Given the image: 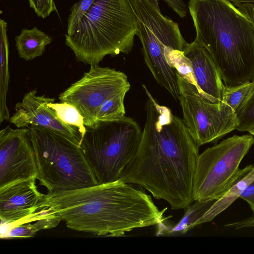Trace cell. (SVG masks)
I'll use <instances>...</instances> for the list:
<instances>
[{"instance_id":"6da1fadb","label":"cell","mask_w":254,"mask_h":254,"mask_svg":"<svg viewBox=\"0 0 254 254\" xmlns=\"http://www.w3.org/2000/svg\"><path fill=\"white\" fill-rule=\"evenodd\" d=\"M146 120L138 149L119 180L138 185L172 209H185L194 201V175L199 146L183 119L159 104L147 89Z\"/></svg>"},{"instance_id":"7a4b0ae2","label":"cell","mask_w":254,"mask_h":254,"mask_svg":"<svg viewBox=\"0 0 254 254\" xmlns=\"http://www.w3.org/2000/svg\"><path fill=\"white\" fill-rule=\"evenodd\" d=\"M132 185L118 180L48 192L38 208H49L69 229L97 235L121 236L164 221L167 208L160 210L150 195Z\"/></svg>"},{"instance_id":"3957f363","label":"cell","mask_w":254,"mask_h":254,"mask_svg":"<svg viewBox=\"0 0 254 254\" xmlns=\"http://www.w3.org/2000/svg\"><path fill=\"white\" fill-rule=\"evenodd\" d=\"M197 43L209 52L225 85L254 78V30L249 19L228 0H190Z\"/></svg>"},{"instance_id":"277c9868","label":"cell","mask_w":254,"mask_h":254,"mask_svg":"<svg viewBox=\"0 0 254 254\" xmlns=\"http://www.w3.org/2000/svg\"><path fill=\"white\" fill-rule=\"evenodd\" d=\"M138 21L129 0H95L70 33L65 34V44L77 61L98 65L107 55L132 51Z\"/></svg>"},{"instance_id":"5b68a950","label":"cell","mask_w":254,"mask_h":254,"mask_svg":"<svg viewBox=\"0 0 254 254\" xmlns=\"http://www.w3.org/2000/svg\"><path fill=\"white\" fill-rule=\"evenodd\" d=\"M27 127L38 169L37 180L48 192L98 184L80 142L39 126L30 125Z\"/></svg>"},{"instance_id":"8992f818","label":"cell","mask_w":254,"mask_h":254,"mask_svg":"<svg viewBox=\"0 0 254 254\" xmlns=\"http://www.w3.org/2000/svg\"><path fill=\"white\" fill-rule=\"evenodd\" d=\"M142 133L136 122L126 116L86 127L80 147L98 184L119 179L138 149Z\"/></svg>"},{"instance_id":"52a82bcc","label":"cell","mask_w":254,"mask_h":254,"mask_svg":"<svg viewBox=\"0 0 254 254\" xmlns=\"http://www.w3.org/2000/svg\"><path fill=\"white\" fill-rule=\"evenodd\" d=\"M254 143L251 134L234 135L199 154L193 181V201L220 198L236 180L240 164Z\"/></svg>"},{"instance_id":"ba28073f","label":"cell","mask_w":254,"mask_h":254,"mask_svg":"<svg viewBox=\"0 0 254 254\" xmlns=\"http://www.w3.org/2000/svg\"><path fill=\"white\" fill-rule=\"evenodd\" d=\"M183 121L199 146L220 139L236 129L239 121L236 112L221 101L213 102L204 98L196 86L177 73Z\"/></svg>"},{"instance_id":"9c48e42d","label":"cell","mask_w":254,"mask_h":254,"mask_svg":"<svg viewBox=\"0 0 254 254\" xmlns=\"http://www.w3.org/2000/svg\"><path fill=\"white\" fill-rule=\"evenodd\" d=\"M130 87L127 76L122 71L95 65L62 92L59 99L78 110L86 127H93L104 102L122 92H127Z\"/></svg>"},{"instance_id":"30bf717a","label":"cell","mask_w":254,"mask_h":254,"mask_svg":"<svg viewBox=\"0 0 254 254\" xmlns=\"http://www.w3.org/2000/svg\"><path fill=\"white\" fill-rule=\"evenodd\" d=\"M28 127L13 129L8 126L0 131V188L33 178L38 169L29 138Z\"/></svg>"},{"instance_id":"8fae6325","label":"cell","mask_w":254,"mask_h":254,"mask_svg":"<svg viewBox=\"0 0 254 254\" xmlns=\"http://www.w3.org/2000/svg\"><path fill=\"white\" fill-rule=\"evenodd\" d=\"M55 99L38 96L32 90L25 94L21 102L16 103L15 113L9 121L17 128L27 127L30 125L39 126L63 133L81 142L82 136L78 129L62 122L55 112L48 106Z\"/></svg>"},{"instance_id":"7c38bea8","label":"cell","mask_w":254,"mask_h":254,"mask_svg":"<svg viewBox=\"0 0 254 254\" xmlns=\"http://www.w3.org/2000/svg\"><path fill=\"white\" fill-rule=\"evenodd\" d=\"M36 180H18L0 188L1 224L17 223L38 209L44 194L38 190Z\"/></svg>"},{"instance_id":"4fadbf2b","label":"cell","mask_w":254,"mask_h":254,"mask_svg":"<svg viewBox=\"0 0 254 254\" xmlns=\"http://www.w3.org/2000/svg\"><path fill=\"white\" fill-rule=\"evenodd\" d=\"M137 35L142 46L145 62L157 82L179 100L180 90L177 72L168 63L164 52V46L152 31L139 21Z\"/></svg>"},{"instance_id":"5bb4252c","label":"cell","mask_w":254,"mask_h":254,"mask_svg":"<svg viewBox=\"0 0 254 254\" xmlns=\"http://www.w3.org/2000/svg\"><path fill=\"white\" fill-rule=\"evenodd\" d=\"M183 52L191 62L200 94L211 102L221 101L224 84L217 65L209 52L194 40L187 43Z\"/></svg>"},{"instance_id":"9a60e30c","label":"cell","mask_w":254,"mask_h":254,"mask_svg":"<svg viewBox=\"0 0 254 254\" xmlns=\"http://www.w3.org/2000/svg\"><path fill=\"white\" fill-rule=\"evenodd\" d=\"M139 21L152 31L164 45L183 51L187 42L178 24L162 14L159 4L152 0H129Z\"/></svg>"},{"instance_id":"2e32d148","label":"cell","mask_w":254,"mask_h":254,"mask_svg":"<svg viewBox=\"0 0 254 254\" xmlns=\"http://www.w3.org/2000/svg\"><path fill=\"white\" fill-rule=\"evenodd\" d=\"M254 180V165L240 169L239 174L228 190L214 203L197 222V226L212 221L226 209L238 197L247 186Z\"/></svg>"},{"instance_id":"e0dca14e","label":"cell","mask_w":254,"mask_h":254,"mask_svg":"<svg viewBox=\"0 0 254 254\" xmlns=\"http://www.w3.org/2000/svg\"><path fill=\"white\" fill-rule=\"evenodd\" d=\"M61 219L48 207L39 208L30 216L14 224L4 238L33 237L38 231L56 227Z\"/></svg>"},{"instance_id":"ac0fdd59","label":"cell","mask_w":254,"mask_h":254,"mask_svg":"<svg viewBox=\"0 0 254 254\" xmlns=\"http://www.w3.org/2000/svg\"><path fill=\"white\" fill-rule=\"evenodd\" d=\"M216 200L207 201H194L186 209L181 219L176 224L167 225L164 221L156 225L157 236H178L185 234L191 229L197 226V222L203 216Z\"/></svg>"},{"instance_id":"d6986e66","label":"cell","mask_w":254,"mask_h":254,"mask_svg":"<svg viewBox=\"0 0 254 254\" xmlns=\"http://www.w3.org/2000/svg\"><path fill=\"white\" fill-rule=\"evenodd\" d=\"M15 41L19 57L29 61L41 56L52 38L35 26L30 29L23 28L15 37Z\"/></svg>"},{"instance_id":"ffe728a7","label":"cell","mask_w":254,"mask_h":254,"mask_svg":"<svg viewBox=\"0 0 254 254\" xmlns=\"http://www.w3.org/2000/svg\"><path fill=\"white\" fill-rule=\"evenodd\" d=\"M0 122L10 119V114L6 104L7 93L9 82L8 69V42L6 34L7 23L0 20Z\"/></svg>"},{"instance_id":"44dd1931","label":"cell","mask_w":254,"mask_h":254,"mask_svg":"<svg viewBox=\"0 0 254 254\" xmlns=\"http://www.w3.org/2000/svg\"><path fill=\"white\" fill-rule=\"evenodd\" d=\"M164 52L170 66L186 81L197 87L191 62L184 52L164 46Z\"/></svg>"},{"instance_id":"7402d4cb","label":"cell","mask_w":254,"mask_h":254,"mask_svg":"<svg viewBox=\"0 0 254 254\" xmlns=\"http://www.w3.org/2000/svg\"><path fill=\"white\" fill-rule=\"evenodd\" d=\"M127 93L122 92L104 102L98 112L95 126L102 122L118 120L125 116L124 99Z\"/></svg>"},{"instance_id":"603a6c76","label":"cell","mask_w":254,"mask_h":254,"mask_svg":"<svg viewBox=\"0 0 254 254\" xmlns=\"http://www.w3.org/2000/svg\"><path fill=\"white\" fill-rule=\"evenodd\" d=\"M48 106L53 110L58 117L64 123L77 127L82 138L86 131L83 117L72 105L66 102L50 103Z\"/></svg>"},{"instance_id":"cb8c5ba5","label":"cell","mask_w":254,"mask_h":254,"mask_svg":"<svg viewBox=\"0 0 254 254\" xmlns=\"http://www.w3.org/2000/svg\"><path fill=\"white\" fill-rule=\"evenodd\" d=\"M252 86V81L235 86H223L221 101L235 112L245 100Z\"/></svg>"},{"instance_id":"d4e9b609","label":"cell","mask_w":254,"mask_h":254,"mask_svg":"<svg viewBox=\"0 0 254 254\" xmlns=\"http://www.w3.org/2000/svg\"><path fill=\"white\" fill-rule=\"evenodd\" d=\"M236 113L239 123L236 128L238 131H246L254 125V78L249 94Z\"/></svg>"},{"instance_id":"484cf974","label":"cell","mask_w":254,"mask_h":254,"mask_svg":"<svg viewBox=\"0 0 254 254\" xmlns=\"http://www.w3.org/2000/svg\"><path fill=\"white\" fill-rule=\"evenodd\" d=\"M94 1L95 0H79L71 6L70 13L67 19V34L70 33Z\"/></svg>"},{"instance_id":"4316f807","label":"cell","mask_w":254,"mask_h":254,"mask_svg":"<svg viewBox=\"0 0 254 254\" xmlns=\"http://www.w3.org/2000/svg\"><path fill=\"white\" fill-rule=\"evenodd\" d=\"M31 8L38 16L43 18L49 16L53 11H57L54 0H28Z\"/></svg>"},{"instance_id":"83f0119b","label":"cell","mask_w":254,"mask_h":254,"mask_svg":"<svg viewBox=\"0 0 254 254\" xmlns=\"http://www.w3.org/2000/svg\"><path fill=\"white\" fill-rule=\"evenodd\" d=\"M179 17L184 18L188 12V7L183 0H162Z\"/></svg>"},{"instance_id":"f1b7e54d","label":"cell","mask_w":254,"mask_h":254,"mask_svg":"<svg viewBox=\"0 0 254 254\" xmlns=\"http://www.w3.org/2000/svg\"><path fill=\"white\" fill-rule=\"evenodd\" d=\"M240 198L249 204L254 215V180L247 186Z\"/></svg>"},{"instance_id":"f546056e","label":"cell","mask_w":254,"mask_h":254,"mask_svg":"<svg viewBox=\"0 0 254 254\" xmlns=\"http://www.w3.org/2000/svg\"><path fill=\"white\" fill-rule=\"evenodd\" d=\"M225 226L236 230L254 228V215L241 221L228 223Z\"/></svg>"},{"instance_id":"4dcf8cb0","label":"cell","mask_w":254,"mask_h":254,"mask_svg":"<svg viewBox=\"0 0 254 254\" xmlns=\"http://www.w3.org/2000/svg\"><path fill=\"white\" fill-rule=\"evenodd\" d=\"M238 7L251 21L254 30V4L244 3Z\"/></svg>"},{"instance_id":"1f68e13d","label":"cell","mask_w":254,"mask_h":254,"mask_svg":"<svg viewBox=\"0 0 254 254\" xmlns=\"http://www.w3.org/2000/svg\"><path fill=\"white\" fill-rule=\"evenodd\" d=\"M232 2L237 7L244 3L254 4V0H228Z\"/></svg>"},{"instance_id":"d6a6232c","label":"cell","mask_w":254,"mask_h":254,"mask_svg":"<svg viewBox=\"0 0 254 254\" xmlns=\"http://www.w3.org/2000/svg\"><path fill=\"white\" fill-rule=\"evenodd\" d=\"M254 137V125L249 127L246 130Z\"/></svg>"},{"instance_id":"836d02e7","label":"cell","mask_w":254,"mask_h":254,"mask_svg":"<svg viewBox=\"0 0 254 254\" xmlns=\"http://www.w3.org/2000/svg\"><path fill=\"white\" fill-rule=\"evenodd\" d=\"M153 0L155 4H158V0Z\"/></svg>"}]
</instances>
